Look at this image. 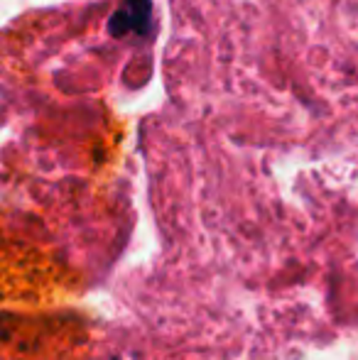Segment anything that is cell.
I'll use <instances>...</instances> for the list:
<instances>
[{"mask_svg":"<svg viewBox=\"0 0 358 360\" xmlns=\"http://www.w3.org/2000/svg\"><path fill=\"white\" fill-rule=\"evenodd\" d=\"M150 3L148 0H128L120 8V13L110 22V32L113 34H128L133 30H143V22H148Z\"/></svg>","mask_w":358,"mask_h":360,"instance_id":"obj_1","label":"cell"}]
</instances>
